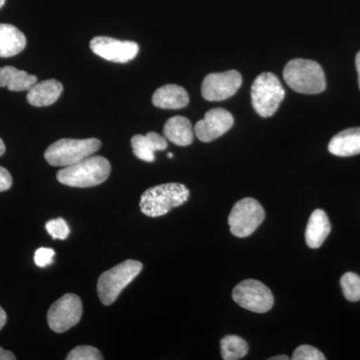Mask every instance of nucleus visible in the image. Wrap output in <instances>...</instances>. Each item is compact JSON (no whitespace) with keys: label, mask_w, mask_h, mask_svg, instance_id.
<instances>
[{"label":"nucleus","mask_w":360,"mask_h":360,"mask_svg":"<svg viewBox=\"0 0 360 360\" xmlns=\"http://www.w3.org/2000/svg\"><path fill=\"white\" fill-rule=\"evenodd\" d=\"M284 82L296 92L317 94L326 87V75L316 61L295 58L286 65L283 70Z\"/></svg>","instance_id":"3"},{"label":"nucleus","mask_w":360,"mask_h":360,"mask_svg":"<svg viewBox=\"0 0 360 360\" xmlns=\"http://www.w3.org/2000/svg\"><path fill=\"white\" fill-rule=\"evenodd\" d=\"M222 359L238 360L248 354V345L243 338L238 335H226L220 341Z\"/></svg>","instance_id":"21"},{"label":"nucleus","mask_w":360,"mask_h":360,"mask_svg":"<svg viewBox=\"0 0 360 360\" xmlns=\"http://www.w3.org/2000/svg\"><path fill=\"white\" fill-rule=\"evenodd\" d=\"M355 66H356L357 73H359V85L360 89V51L357 53L356 58H355Z\"/></svg>","instance_id":"30"},{"label":"nucleus","mask_w":360,"mask_h":360,"mask_svg":"<svg viewBox=\"0 0 360 360\" xmlns=\"http://www.w3.org/2000/svg\"><path fill=\"white\" fill-rule=\"evenodd\" d=\"M288 356L286 355H277V356L270 357L269 360H288Z\"/></svg>","instance_id":"32"},{"label":"nucleus","mask_w":360,"mask_h":360,"mask_svg":"<svg viewBox=\"0 0 360 360\" xmlns=\"http://www.w3.org/2000/svg\"><path fill=\"white\" fill-rule=\"evenodd\" d=\"M153 103L162 110H181L189 103V96L184 87L167 84L156 89L153 94Z\"/></svg>","instance_id":"15"},{"label":"nucleus","mask_w":360,"mask_h":360,"mask_svg":"<svg viewBox=\"0 0 360 360\" xmlns=\"http://www.w3.org/2000/svg\"><path fill=\"white\" fill-rule=\"evenodd\" d=\"M167 156H168V158H174V155H172V153H168V155H167Z\"/></svg>","instance_id":"34"},{"label":"nucleus","mask_w":360,"mask_h":360,"mask_svg":"<svg viewBox=\"0 0 360 360\" xmlns=\"http://www.w3.org/2000/svg\"><path fill=\"white\" fill-rule=\"evenodd\" d=\"M189 195L191 193L184 184H160L144 191L139 205L146 217H160L167 214L172 208L184 205Z\"/></svg>","instance_id":"2"},{"label":"nucleus","mask_w":360,"mask_h":360,"mask_svg":"<svg viewBox=\"0 0 360 360\" xmlns=\"http://www.w3.org/2000/svg\"><path fill=\"white\" fill-rule=\"evenodd\" d=\"M13 186V176L6 168L0 167V193L8 191Z\"/></svg>","instance_id":"27"},{"label":"nucleus","mask_w":360,"mask_h":360,"mask_svg":"<svg viewBox=\"0 0 360 360\" xmlns=\"http://www.w3.org/2000/svg\"><path fill=\"white\" fill-rule=\"evenodd\" d=\"M330 231V221L326 213L322 210H314L310 215L305 231L307 245L314 250L321 248Z\"/></svg>","instance_id":"17"},{"label":"nucleus","mask_w":360,"mask_h":360,"mask_svg":"<svg viewBox=\"0 0 360 360\" xmlns=\"http://www.w3.org/2000/svg\"><path fill=\"white\" fill-rule=\"evenodd\" d=\"M63 91V85L58 80L49 79L37 82L28 90L27 103L35 108H44L56 103Z\"/></svg>","instance_id":"13"},{"label":"nucleus","mask_w":360,"mask_h":360,"mask_svg":"<svg viewBox=\"0 0 360 360\" xmlns=\"http://www.w3.org/2000/svg\"><path fill=\"white\" fill-rule=\"evenodd\" d=\"M37 82V77L26 71L13 66L0 68V87H7L11 91H28Z\"/></svg>","instance_id":"20"},{"label":"nucleus","mask_w":360,"mask_h":360,"mask_svg":"<svg viewBox=\"0 0 360 360\" xmlns=\"http://www.w3.org/2000/svg\"><path fill=\"white\" fill-rule=\"evenodd\" d=\"M25 46V35L18 28L0 23V58H8L18 56Z\"/></svg>","instance_id":"18"},{"label":"nucleus","mask_w":360,"mask_h":360,"mask_svg":"<svg viewBox=\"0 0 360 360\" xmlns=\"http://www.w3.org/2000/svg\"><path fill=\"white\" fill-rule=\"evenodd\" d=\"M90 49L96 56L116 63H127L139 54V46L134 41H122L108 37H96L90 41Z\"/></svg>","instance_id":"11"},{"label":"nucleus","mask_w":360,"mask_h":360,"mask_svg":"<svg viewBox=\"0 0 360 360\" xmlns=\"http://www.w3.org/2000/svg\"><path fill=\"white\" fill-rule=\"evenodd\" d=\"M45 229L47 232L52 236L53 239H65L68 238L70 233V227L63 219H56L49 220L46 224H45Z\"/></svg>","instance_id":"24"},{"label":"nucleus","mask_w":360,"mask_h":360,"mask_svg":"<svg viewBox=\"0 0 360 360\" xmlns=\"http://www.w3.org/2000/svg\"><path fill=\"white\" fill-rule=\"evenodd\" d=\"M340 285L343 295L347 300L352 302L360 300V276L354 272H347L341 277Z\"/></svg>","instance_id":"22"},{"label":"nucleus","mask_w":360,"mask_h":360,"mask_svg":"<svg viewBox=\"0 0 360 360\" xmlns=\"http://www.w3.org/2000/svg\"><path fill=\"white\" fill-rule=\"evenodd\" d=\"M285 96L283 85L274 73L258 75L251 86V103L262 117H270L276 112Z\"/></svg>","instance_id":"6"},{"label":"nucleus","mask_w":360,"mask_h":360,"mask_svg":"<svg viewBox=\"0 0 360 360\" xmlns=\"http://www.w3.org/2000/svg\"><path fill=\"white\" fill-rule=\"evenodd\" d=\"M101 148L97 139H63L52 143L45 150L44 158L52 167H70L91 156Z\"/></svg>","instance_id":"4"},{"label":"nucleus","mask_w":360,"mask_h":360,"mask_svg":"<svg viewBox=\"0 0 360 360\" xmlns=\"http://www.w3.org/2000/svg\"><path fill=\"white\" fill-rule=\"evenodd\" d=\"M110 172V161L103 156H89L75 165L59 170L56 179L65 186L86 188L105 182Z\"/></svg>","instance_id":"1"},{"label":"nucleus","mask_w":360,"mask_h":360,"mask_svg":"<svg viewBox=\"0 0 360 360\" xmlns=\"http://www.w3.org/2000/svg\"><path fill=\"white\" fill-rule=\"evenodd\" d=\"M16 356L13 352L0 347V360H15Z\"/></svg>","instance_id":"28"},{"label":"nucleus","mask_w":360,"mask_h":360,"mask_svg":"<svg viewBox=\"0 0 360 360\" xmlns=\"http://www.w3.org/2000/svg\"><path fill=\"white\" fill-rule=\"evenodd\" d=\"M293 360H324L326 356L311 345H300L293 352Z\"/></svg>","instance_id":"25"},{"label":"nucleus","mask_w":360,"mask_h":360,"mask_svg":"<svg viewBox=\"0 0 360 360\" xmlns=\"http://www.w3.org/2000/svg\"><path fill=\"white\" fill-rule=\"evenodd\" d=\"M4 4H6V0H0V8L4 6Z\"/></svg>","instance_id":"33"},{"label":"nucleus","mask_w":360,"mask_h":360,"mask_svg":"<svg viewBox=\"0 0 360 360\" xmlns=\"http://www.w3.org/2000/svg\"><path fill=\"white\" fill-rule=\"evenodd\" d=\"M6 153V144L2 141V139H0V156H2Z\"/></svg>","instance_id":"31"},{"label":"nucleus","mask_w":360,"mask_h":360,"mask_svg":"<svg viewBox=\"0 0 360 360\" xmlns=\"http://www.w3.org/2000/svg\"><path fill=\"white\" fill-rule=\"evenodd\" d=\"M6 312L4 311L1 307H0V330H1V329L4 328V326H6Z\"/></svg>","instance_id":"29"},{"label":"nucleus","mask_w":360,"mask_h":360,"mask_svg":"<svg viewBox=\"0 0 360 360\" xmlns=\"http://www.w3.org/2000/svg\"><path fill=\"white\" fill-rule=\"evenodd\" d=\"M264 207L257 200L243 198L234 205L229 214L231 232L236 238H248L264 222Z\"/></svg>","instance_id":"7"},{"label":"nucleus","mask_w":360,"mask_h":360,"mask_svg":"<svg viewBox=\"0 0 360 360\" xmlns=\"http://www.w3.org/2000/svg\"><path fill=\"white\" fill-rule=\"evenodd\" d=\"M243 84V77L236 70L210 73L203 80L201 94L208 101H221L233 96Z\"/></svg>","instance_id":"10"},{"label":"nucleus","mask_w":360,"mask_h":360,"mask_svg":"<svg viewBox=\"0 0 360 360\" xmlns=\"http://www.w3.org/2000/svg\"><path fill=\"white\" fill-rule=\"evenodd\" d=\"M143 264L137 260L127 259L103 272L97 281V292L104 305H111L122 291L141 274Z\"/></svg>","instance_id":"5"},{"label":"nucleus","mask_w":360,"mask_h":360,"mask_svg":"<svg viewBox=\"0 0 360 360\" xmlns=\"http://www.w3.org/2000/svg\"><path fill=\"white\" fill-rule=\"evenodd\" d=\"M331 155L347 158L360 155V127L342 130L328 144Z\"/></svg>","instance_id":"16"},{"label":"nucleus","mask_w":360,"mask_h":360,"mask_svg":"<svg viewBox=\"0 0 360 360\" xmlns=\"http://www.w3.org/2000/svg\"><path fill=\"white\" fill-rule=\"evenodd\" d=\"M163 134L167 141L179 146H188L193 142L191 122L184 116H174L165 123Z\"/></svg>","instance_id":"19"},{"label":"nucleus","mask_w":360,"mask_h":360,"mask_svg":"<svg viewBox=\"0 0 360 360\" xmlns=\"http://www.w3.org/2000/svg\"><path fill=\"white\" fill-rule=\"evenodd\" d=\"M56 251L51 248H41L35 251L34 262L37 266L46 267L53 262Z\"/></svg>","instance_id":"26"},{"label":"nucleus","mask_w":360,"mask_h":360,"mask_svg":"<svg viewBox=\"0 0 360 360\" xmlns=\"http://www.w3.org/2000/svg\"><path fill=\"white\" fill-rule=\"evenodd\" d=\"M82 311L79 296L68 293L51 305L47 312V323L54 333H65L80 321Z\"/></svg>","instance_id":"9"},{"label":"nucleus","mask_w":360,"mask_h":360,"mask_svg":"<svg viewBox=\"0 0 360 360\" xmlns=\"http://www.w3.org/2000/svg\"><path fill=\"white\" fill-rule=\"evenodd\" d=\"M68 360H101L103 354L97 348L89 345H80L73 348L66 356Z\"/></svg>","instance_id":"23"},{"label":"nucleus","mask_w":360,"mask_h":360,"mask_svg":"<svg viewBox=\"0 0 360 360\" xmlns=\"http://www.w3.org/2000/svg\"><path fill=\"white\" fill-rule=\"evenodd\" d=\"M131 146L137 158L146 162H153L155 151L165 150L168 144L165 137L156 132H148L146 135H134L131 139Z\"/></svg>","instance_id":"14"},{"label":"nucleus","mask_w":360,"mask_h":360,"mask_svg":"<svg viewBox=\"0 0 360 360\" xmlns=\"http://www.w3.org/2000/svg\"><path fill=\"white\" fill-rule=\"evenodd\" d=\"M233 116L224 108H213L205 113V118L196 123L194 132L202 142L219 139L233 127Z\"/></svg>","instance_id":"12"},{"label":"nucleus","mask_w":360,"mask_h":360,"mask_svg":"<svg viewBox=\"0 0 360 360\" xmlns=\"http://www.w3.org/2000/svg\"><path fill=\"white\" fill-rule=\"evenodd\" d=\"M232 298L239 307L257 314L269 311L274 304L271 290L255 279L241 281L232 291Z\"/></svg>","instance_id":"8"}]
</instances>
